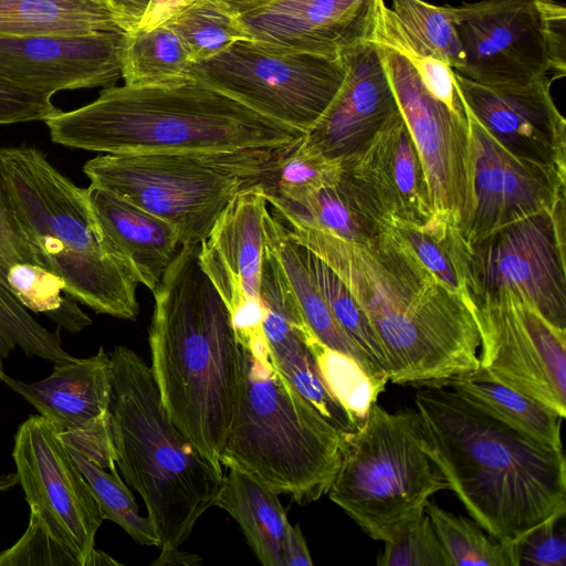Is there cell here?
<instances>
[{
  "label": "cell",
  "instance_id": "cell-4",
  "mask_svg": "<svg viewBox=\"0 0 566 566\" xmlns=\"http://www.w3.org/2000/svg\"><path fill=\"white\" fill-rule=\"evenodd\" d=\"M44 123L55 144L102 154L282 148L304 136L188 76L105 87L92 103Z\"/></svg>",
  "mask_w": 566,
  "mask_h": 566
},
{
  "label": "cell",
  "instance_id": "cell-33",
  "mask_svg": "<svg viewBox=\"0 0 566 566\" xmlns=\"http://www.w3.org/2000/svg\"><path fill=\"white\" fill-rule=\"evenodd\" d=\"M450 291L469 302L468 245L461 231L432 216L422 223L396 221L385 227Z\"/></svg>",
  "mask_w": 566,
  "mask_h": 566
},
{
  "label": "cell",
  "instance_id": "cell-2",
  "mask_svg": "<svg viewBox=\"0 0 566 566\" xmlns=\"http://www.w3.org/2000/svg\"><path fill=\"white\" fill-rule=\"evenodd\" d=\"M427 451L469 515L510 545L566 510V461L452 388L417 387Z\"/></svg>",
  "mask_w": 566,
  "mask_h": 566
},
{
  "label": "cell",
  "instance_id": "cell-3",
  "mask_svg": "<svg viewBox=\"0 0 566 566\" xmlns=\"http://www.w3.org/2000/svg\"><path fill=\"white\" fill-rule=\"evenodd\" d=\"M150 373L179 431L214 468L232 422L240 345L228 307L198 261L181 245L153 291Z\"/></svg>",
  "mask_w": 566,
  "mask_h": 566
},
{
  "label": "cell",
  "instance_id": "cell-17",
  "mask_svg": "<svg viewBox=\"0 0 566 566\" xmlns=\"http://www.w3.org/2000/svg\"><path fill=\"white\" fill-rule=\"evenodd\" d=\"M263 184L239 192L198 244V261L228 307L237 334L262 331L260 301L265 253Z\"/></svg>",
  "mask_w": 566,
  "mask_h": 566
},
{
  "label": "cell",
  "instance_id": "cell-5",
  "mask_svg": "<svg viewBox=\"0 0 566 566\" xmlns=\"http://www.w3.org/2000/svg\"><path fill=\"white\" fill-rule=\"evenodd\" d=\"M108 405L116 465L138 492L158 548L182 545L216 502L223 470L207 461L166 413L149 366L129 347L109 353Z\"/></svg>",
  "mask_w": 566,
  "mask_h": 566
},
{
  "label": "cell",
  "instance_id": "cell-41",
  "mask_svg": "<svg viewBox=\"0 0 566 566\" xmlns=\"http://www.w3.org/2000/svg\"><path fill=\"white\" fill-rule=\"evenodd\" d=\"M298 143L282 156L271 181L263 184L265 196L296 202L339 179L342 160L306 150Z\"/></svg>",
  "mask_w": 566,
  "mask_h": 566
},
{
  "label": "cell",
  "instance_id": "cell-13",
  "mask_svg": "<svg viewBox=\"0 0 566 566\" xmlns=\"http://www.w3.org/2000/svg\"><path fill=\"white\" fill-rule=\"evenodd\" d=\"M376 44L399 109L421 158L433 214L462 233L474 208L473 159L468 118L434 98L403 54L388 45Z\"/></svg>",
  "mask_w": 566,
  "mask_h": 566
},
{
  "label": "cell",
  "instance_id": "cell-47",
  "mask_svg": "<svg viewBox=\"0 0 566 566\" xmlns=\"http://www.w3.org/2000/svg\"><path fill=\"white\" fill-rule=\"evenodd\" d=\"M400 53L412 63L420 81L434 98L442 102L457 114L467 116L455 84L454 70L447 62L432 54Z\"/></svg>",
  "mask_w": 566,
  "mask_h": 566
},
{
  "label": "cell",
  "instance_id": "cell-40",
  "mask_svg": "<svg viewBox=\"0 0 566 566\" xmlns=\"http://www.w3.org/2000/svg\"><path fill=\"white\" fill-rule=\"evenodd\" d=\"M313 348L329 390L360 426L386 384L370 376L354 358L326 347L317 338Z\"/></svg>",
  "mask_w": 566,
  "mask_h": 566
},
{
  "label": "cell",
  "instance_id": "cell-28",
  "mask_svg": "<svg viewBox=\"0 0 566 566\" xmlns=\"http://www.w3.org/2000/svg\"><path fill=\"white\" fill-rule=\"evenodd\" d=\"M271 212L285 227H303L342 240L365 242L385 226L378 214L345 176L296 202L265 196Z\"/></svg>",
  "mask_w": 566,
  "mask_h": 566
},
{
  "label": "cell",
  "instance_id": "cell-26",
  "mask_svg": "<svg viewBox=\"0 0 566 566\" xmlns=\"http://www.w3.org/2000/svg\"><path fill=\"white\" fill-rule=\"evenodd\" d=\"M21 262L44 266L0 184V373L4 371L3 360L15 348L51 363L74 358L63 348L59 328L52 332L41 325L11 292L9 269Z\"/></svg>",
  "mask_w": 566,
  "mask_h": 566
},
{
  "label": "cell",
  "instance_id": "cell-53",
  "mask_svg": "<svg viewBox=\"0 0 566 566\" xmlns=\"http://www.w3.org/2000/svg\"><path fill=\"white\" fill-rule=\"evenodd\" d=\"M103 565H120L119 562L104 553L103 551H99L97 548H94L92 556L88 562V566H103Z\"/></svg>",
  "mask_w": 566,
  "mask_h": 566
},
{
  "label": "cell",
  "instance_id": "cell-12",
  "mask_svg": "<svg viewBox=\"0 0 566 566\" xmlns=\"http://www.w3.org/2000/svg\"><path fill=\"white\" fill-rule=\"evenodd\" d=\"M565 199L468 245V292L475 302L512 293L566 333Z\"/></svg>",
  "mask_w": 566,
  "mask_h": 566
},
{
  "label": "cell",
  "instance_id": "cell-20",
  "mask_svg": "<svg viewBox=\"0 0 566 566\" xmlns=\"http://www.w3.org/2000/svg\"><path fill=\"white\" fill-rule=\"evenodd\" d=\"M378 0H272L238 13L247 39L342 57L373 35Z\"/></svg>",
  "mask_w": 566,
  "mask_h": 566
},
{
  "label": "cell",
  "instance_id": "cell-7",
  "mask_svg": "<svg viewBox=\"0 0 566 566\" xmlns=\"http://www.w3.org/2000/svg\"><path fill=\"white\" fill-rule=\"evenodd\" d=\"M237 336L239 384L220 463L301 505L317 501L338 470L343 434L277 371L262 332Z\"/></svg>",
  "mask_w": 566,
  "mask_h": 566
},
{
  "label": "cell",
  "instance_id": "cell-8",
  "mask_svg": "<svg viewBox=\"0 0 566 566\" xmlns=\"http://www.w3.org/2000/svg\"><path fill=\"white\" fill-rule=\"evenodd\" d=\"M294 145L212 153L104 154L87 160L83 171L91 185L170 223L181 245L199 244L239 192L273 178L280 159Z\"/></svg>",
  "mask_w": 566,
  "mask_h": 566
},
{
  "label": "cell",
  "instance_id": "cell-16",
  "mask_svg": "<svg viewBox=\"0 0 566 566\" xmlns=\"http://www.w3.org/2000/svg\"><path fill=\"white\" fill-rule=\"evenodd\" d=\"M465 109V108H464ZM472 159L474 208L462 232L467 244L565 199L566 172L515 156L465 109Z\"/></svg>",
  "mask_w": 566,
  "mask_h": 566
},
{
  "label": "cell",
  "instance_id": "cell-27",
  "mask_svg": "<svg viewBox=\"0 0 566 566\" xmlns=\"http://www.w3.org/2000/svg\"><path fill=\"white\" fill-rule=\"evenodd\" d=\"M263 234L265 248L274 258L314 336L326 347L354 358L370 376L387 384L388 376L375 367L337 324L302 256L298 243L269 208L263 217Z\"/></svg>",
  "mask_w": 566,
  "mask_h": 566
},
{
  "label": "cell",
  "instance_id": "cell-10",
  "mask_svg": "<svg viewBox=\"0 0 566 566\" xmlns=\"http://www.w3.org/2000/svg\"><path fill=\"white\" fill-rule=\"evenodd\" d=\"M462 51L457 73L490 86L566 74V8L556 0H480L449 6Z\"/></svg>",
  "mask_w": 566,
  "mask_h": 566
},
{
  "label": "cell",
  "instance_id": "cell-49",
  "mask_svg": "<svg viewBox=\"0 0 566 566\" xmlns=\"http://www.w3.org/2000/svg\"><path fill=\"white\" fill-rule=\"evenodd\" d=\"M283 566H312L306 541L298 525L287 524L282 551Z\"/></svg>",
  "mask_w": 566,
  "mask_h": 566
},
{
  "label": "cell",
  "instance_id": "cell-18",
  "mask_svg": "<svg viewBox=\"0 0 566 566\" xmlns=\"http://www.w3.org/2000/svg\"><path fill=\"white\" fill-rule=\"evenodd\" d=\"M464 108L504 148L566 172V120L548 76L523 85L490 86L454 72Z\"/></svg>",
  "mask_w": 566,
  "mask_h": 566
},
{
  "label": "cell",
  "instance_id": "cell-15",
  "mask_svg": "<svg viewBox=\"0 0 566 566\" xmlns=\"http://www.w3.org/2000/svg\"><path fill=\"white\" fill-rule=\"evenodd\" d=\"M60 431L42 416L29 417L14 436L12 459L30 510L88 566L104 517Z\"/></svg>",
  "mask_w": 566,
  "mask_h": 566
},
{
  "label": "cell",
  "instance_id": "cell-9",
  "mask_svg": "<svg viewBox=\"0 0 566 566\" xmlns=\"http://www.w3.org/2000/svg\"><path fill=\"white\" fill-rule=\"evenodd\" d=\"M442 490L448 482L427 451L418 411L374 403L358 429L343 436L327 494L371 538L387 542Z\"/></svg>",
  "mask_w": 566,
  "mask_h": 566
},
{
  "label": "cell",
  "instance_id": "cell-35",
  "mask_svg": "<svg viewBox=\"0 0 566 566\" xmlns=\"http://www.w3.org/2000/svg\"><path fill=\"white\" fill-rule=\"evenodd\" d=\"M164 24L178 35L191 63L247 39L238 13L223 0H198Z\"/></svg>",
  "mask_w": 566,
  "mask_h": 566
},
{
  "label": "cell",
  "instance_id": "cell-43",
  "mask_svg": "<svg viewBox=\"0 0 566 566\" xmlns=\"http://www.w3.org/2000/svg\"><path fill=\"white\" fill-rule=\"evenodd\" d=\"M80 566L75 555L30 510L29 526L14 545L0 552V566Z\"/></svg>",
  "mask_w": 566,
  "mask_h": 566
},
{
  "label": "cell",
  "instance_id": "cell-14",
  "mask_svg": "<svg viewBox=\"0 0 566 566\" xmlns=\"http://www.w3.org/2000/svg\"><path fill=\"white\" fill-rule=\"evenodd\" d=\"M480 368L566 416V333L512 293L471 302Z\"/></svg>",
  "mask_w": 566,
  "mask_h": 566
},
{
  "label": "cell",
  "instance_id": "cell-51",
  "mask_svg": "<svg viewBox=\"0 0 566 566\" xmlns=\"http://www.w3.org/2000/svg\"><path fill=\"white\" fill-rule=\"evenodd\" d=\"M200 563H201V560L198 555L179 551L177 547V548L160 551V555L158 556L157 559H155L153 562V565H155V566H165V565L193 566V565H199Z\"/></svg>",
  "mask_w": 566,
  "mask_h": 566
},
{
  "label": "cell",
  "instance_id": "cell-31",
  "mask_svg": "<svg viewBox=\"0 0 566 566\" xmlns=\"http://www.w3.org/2000/svg\"><path fill=\"white\" fill-rule=\"evenodd\" d=\"M126 32L103 0H0V36Z\"/></svg>",
  "mask_w": 566,
  "mask_h": 566
},
{
  "label": "cell",
  "instance_id": "cell-1",
  "mask_svg": "<svg viewBox=\"0 0 566 566\" xmlns=\"http://www.w3.org/2000/svg\"><path fill=\"white\" fill-rule=\"evenodd\" d=\"M286 229L353 294L384 348L391 382L437 386L480 368L471 303L441 284L386 228L365 242Z\"/></svg>",
  "mask_w": 566,
  "mask_h": 566
},
{
  "label": "cell",
  "instance_id": "cell-19",
  "mask_svg": "<svg viewBox=\"0 0 566 566\" xmlns=\"http://www.w3.org/2000/svg\"><path fill=\"white\" fill-rule=\"evenodd\" d=\"M126 34L0 36V77L50 96L113 86L122 77Z\"/></svg>",
  "mask_w": 566,
  "mask_h": 566
},
{
  "label": "cell",
  "instance_id": "cell-6",
  "mask_svg": "<svg viewBox=\"0 0 566 566\" xmlns=\"http://www.w3.org/2000/svg\"><path fill=\"white\" fill-rule=\"evenodd\" d=\"M0 184L44 268L64 282L65 293L98 314L136 319L139 283L101 229L87 189L31 146L0 147Z\"/></svg>",
  "mask_w": 566,
  "mask_h": 566
},
{
  "label": "cell",
  "instance_id": "cell-39",
  "mask_svg": "<svg viewBox=\"0 0 566 566\" xmlns=\"http://www.w3.org/2000/svg\"><path fill=\"white\" fill-rule=\"evenodd\" d=\"M87 480L104 520L119 525L137 544L158 546V537L148 516H143L117 469L105 470L74 451L67 450Z\"/></svg>",
  "mask_w": 566,
  "mask_h": 566
},
{
  "label": "cell",
  "instance_id": "cell-50",
  "mask_svg": "<svg viewBox=\"0 0 566 566\" xmlns=\"http://www.w3.org/2000/svg\"><path fill=\"white\" fill-rule=\"evenodd\" d=\"M126 31L135 30L142 21L150 0H103Z\"/></svg>",
  "mask_w": 566,
  "mask_h": 566
},
{
  "label": "cell",
  "instance_id": "cell-11",
  "mask_svg": "<svg viewBox=\"0 0 566 566\" xmlns=\"http://www.w3.org/2000/svg\"><path fill=\"white\" fill-rule=\"evenodd\" d=\"M198 80L274 122L306 134L338 92L343 57L276 49L242 39L191 63Z\"/></svg>",
  "mask_w": 566,
  "mask_h": 566
},
{
  "label": "cell",
  "instance_id": "cell-24",
  "mask_svg": "<svg viewBox=\"0 0 566 566\" xmlns=\"http://www.w3.org/2000/svg\"><path fill=\"white\" fill-rule=\"evenodd\" d=\"M0 381L60 430H69L108 411L112 363L109 353L101 346L91 357L53 363L52 373L44 379L25 382L2 371Z\"/></svg>",
  "mask_w": 566,
  "mask_h": 566
},
{
  "label": "cell",
  "instance_id": "cell-29",
  "mask_svg": "<svg viewBox=\"0 0 566 566\" xmlns=\"http://www.w3.org/2000/svg\"><path fill=\"white\" fill-rule=\"evenodd\" d=\"M371 41L400 52L436 55L454 72L463 66V51L448 4L392 0L388 7L378 0Z\"/></svg>",
  "mask_w": 566,
  "mask_h": 566
},
{
  "label": "cell",
  "instance_id": "cell-44",
  "mask_svg": "<svg viewBox=\"0 0 566 566\" xmlns=\"http://www.w3.org/2000/svg\"><path fill=\"white\" fill-rule=\"evenodd\" d=\"M565 517L559 511L510 544L514 566H565Z\"/></svg>",
  "mask_w": 566,
  "mask_h": 566
},
{
  "label": "cell",
  "instance_id": "cell-34",
  "mask_svg": "<svg viewBox=\"0 0 566 566\" xmlns=\"http://www.w3.org/2000/svg\"><path fill=\"white\" fill-rule=\"evenodd\" d=\"M191 64L178 35L167 25L127 32L122 60L126 85H146L187 76Z\"/></svg>",
  "mask_w": 566,
  "mask_h": 566
},
{
  "label": "cell",
  "instance_id": "cell-30",
  "mask_svg": "<svg viewBox=\"0 0 566 566\" xmlns=\"http://www.w3.org/2000/svg\"><path fill=\"white\" fill-rule=\"evenodd\" d=\"M227 470L216 506L235 520L262 565L283 566V539L290 522L279 494L244 471Z\"/></svg>",
  "mask_w": 566,
  "mask_h": 566
},
{
  "label": "cell",
  "instance_id": "cell-46",
  "mask_svg": "<svg viewBox=\"0 0 566 566\" xmlns=\"http://www.w3.org/2000/svg\"><path fill=\"white\" fill-rule=\"evenodd\" d=\"M48 94L25 90L0 77V125L45 120L57 109Z\"/></svg>",
  "mask_w": 566,
  "mask_h": 566
},
{
  "label": "cell",
  "instance_id": "cell-54",
  "mask_svg": "<svg viewBox=\"0 0 566 566\" xmlns=\"http://www.w3.org/2000/svg\"><path fill=\"white\" fill-rule=\"evenodd\" d=\"M19 483L17 473H7L0 475V492L6 491Z\"/></svg>",
  "mask_w": 566,
  "mask_h": 566
},
{
  "label": "cell",
  "instance_id": "cell-32",
  "mask_svg": "<svg viewBox=\"0 0 566 566\" xmlns=\"http://www.w3.org/2000/svg\"><path fill=\"white\" fill-rule=\"evenodd\" d=\"M437 386L452 388L511 427L554 448L563 449V417L558 412L490 377L481 368Z\"/></svg>",
  "mask_w": 566,
  "mask_h": 566
},
{
  "label": "cell",
  "instance_id": "cell-37",
  "mask_svg": "<svg viewBox=\"0 0 566 566\" xmlns=\"http://www.w3.org/2000/svg\"><path fill=\"white\" fill-rule=\"evenodd\" d=\"M302 256L333 317L345 334L364 352L375 367L389 378L384 348L353 294L317 255L298 244Z\"/></svg>",
  "mask_w": 566,
  "mask_h": 566
},
{
  "label": "cell",
  "instance_id": "cell-22",
  "mask_svg": "<svg viewBox=\"0 0 566 566\" xmlns=\"http://www.w3.org/2000/svg\"><path fill=\"white\" fill-rule=\"evenodd\" d=\"M342 168L385 227L433 216L424 168L400 109Z\"/></svg>",
  "mask_w": 566,
  "mask_h": 566
},
{
  "label": "cell",
  "instance_id": "cell-52",
  "mask_svg": "<svg viewBox=\"0 0 566 566\" xmlns=\"http://www.w3.org/2000/svg\"><path fill=\"white\" fill-rule=\"evenodd\" d=\"M226 1L237 13H241L253 8L263 6L272 0H223Z\"/></svg>",
  "mask_w": 566,
  "mask_h": 566
},
{
  "label": "cell",
  "instance_id": "cell-36",
  "mask_svg": "<svg viewBox=\"0 0 566 566\" xmlns=\"http://www.w3.org/2000/svg\"><path fill=\"white\" fill-rule=\"evenodd\" d=\"M7 276L11 292L29 312L44 314L59 327L72 333L92 324L78 302L65 293L64 282L44 266L15 263Z\"/></svg>",
  "mask_w": 566,
  "mask_h": 566
},
{
  "label": "cell",
  "instance_id": "cell-21",
  "mask_svg": "<svg viewBox=\"0 0 566 566\" xmlns=\"http://www.w3.org/2000/svg\"><path fill=\"white\" fill-rule=\"evenodd\" d=\"M344 81L298 145L329 159L359 151L399 111L379 46L366 41L346 52Z\"/></svg>",
  "mask_w": 566,
  "mask_h": 566
},
{
  "label": "cell",
  "instance_id": "cell-45",
  "mask_svg": "<svg viewBox=\"0 0 566 566\" xmlns=\"http://www.w3.org/2000/svg\"><path fill=\"white\" fill-rule=\"evenodd\" d=\"M60 437L67 450L105 470L116 469L117 457L108 411L80 427L61 430Z\"/></svg>",
  "mask_w": 566,
  "mask_h": 566
},
{
  "label": "cell",
  "instance_id": "cell-38",
  "mask_svg": "<svg viewBox=\"0 0 566 566\" xmlns=\"http://www.w3.org/2000/svg\"><path fill=\"white\" fill-rule=\"evenodd\" d=\"M424 512L444 548L450 566H514L510 546L489 533L476 522L455 515L430 500Z\"/></svg>",
  "mask_w": 566,
  "mask_h": 566
},
{
  "label": "cell",
  "instance_id": "cell-25",
  "mask_svg": "<svg viewBox=\"0 0 566 566\" xmlns=\"http://www.w3.org/2000/svg\"><path fill=\"white\" fill-rule=\"evenodd\" d=\"M86 189L105 237L127 261L138 283L153 292L181 247L178 231L108 190L93 185Z\"/></svg>",
  "mask_w": 566,
  "mask_h": 566
},
{
  "label": "cell",
  "instance_id": "cell-23",
  "mask_svg": "<svg viewBox=\"0 0 566 566\" xmlns=\"http://www.w3.org/2000/svg\"><path fill=\"white\" fill-rule=\"evenodd\" d=\"M260 301L262 333L274 367L340 434L356 431L358 423L335 398L323 378L313 348L316 337L266 249Z\"/></svg>",
  "mask_w": 566,
  "mask_h": 566
},
{
  "label": "cell",
  "instance_id": "cell-48",
  "mask_svg": "<svg viewBox=\"0 0 566 566\" xmlns=\"http://www.w3.org/2000/svg\"><path fill=\"white\" fill-rule=\"evenodd\" d=\"M198 0H150L136 29L149 30L163 25Z\"/></svg>",
  "mask_w": 566,
  "mask_h": 566
},
{
  "label": "cell",
  "instance_id": "cell-42",
  "mask_svg": "<svg viewBox=\"0 0 566 566\" xmlns=\"http://www.w3.org/2000/svg\"><path fill=\"white\" fill-rule=\"evenodd\" d=\"M379 566H450L430 517L426 512L405 524L385 542L377 557Z\"/></svg>",
  "mask_w": 566,
  "mask_h": 566
}]
</instances>
